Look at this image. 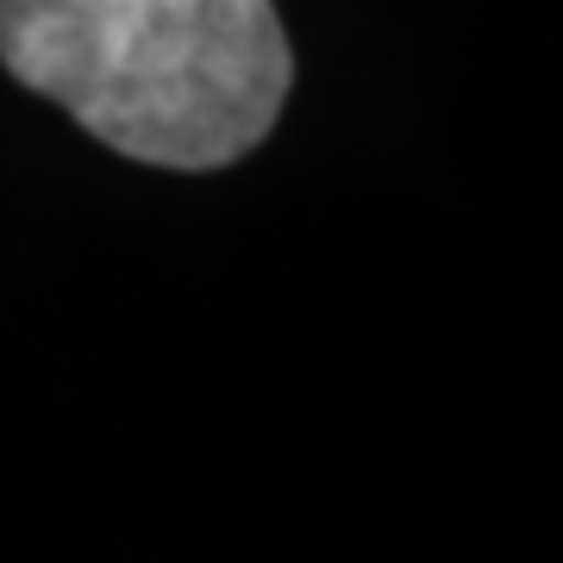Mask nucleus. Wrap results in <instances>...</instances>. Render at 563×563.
<instances>
[{
	"mask_svg": "<svg viewBox=\"0 0 563 563\" xmlns=\"http://www.w3.org/2000/svg\"><path fill=\"white\" fill-rule=\"evenodd\" d=\"M0 63L157 169L239 163L295 81L276 0H0Z\"/></svg>",
	"mask_w": 563,
	"mask_h": 563,
	"instance_id": "nucleus-1",
	"label": "nucleus"
}]
</instances>
